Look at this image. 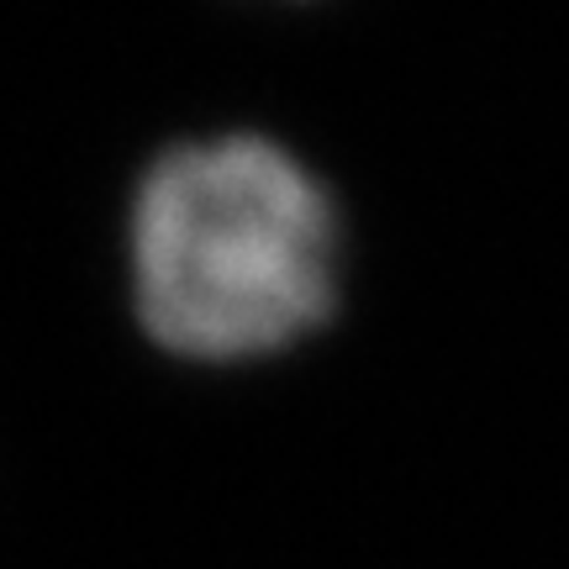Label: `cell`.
Segmentation results:
<instances>
[{"mask_svg": "<svg viewBox=\"0 0 569 569\" xmlns=\"http://www.w3.org/2000/svg\"><path fill=\"white\" fill-rule=\"evenodd\" d=\"M338 206L284 142L222 132L163 148L127 211L138 327L190 365H248L338 311Z\"/></svg>", "mask_w": 569, "mask_h": 569, "instance_id": "cell-1", "label": "cell"}]
</instances>
